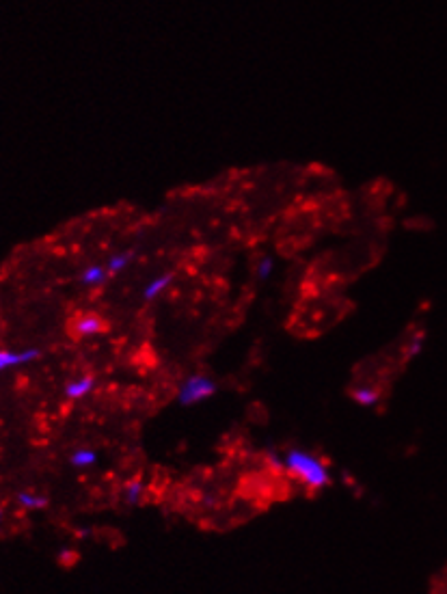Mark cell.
<instances>
[{
	"instance_id": "1",
	"label": "cell",
	"mask_w": 447,
	"mask_h": 594,
	"mask_svg": "<svg viewBox=\"0 0 447 594\" xmlns=\"http://www.w3.org/2000/svg\"><path fill=\"white\" fill-rule=\"evenodd\" d=\"M283 465H286L290 474L301 480L309 491H322L333 482L329 465L324 463L320 456L307 450L288 448L286 454H283Z\"/></svg>"
},
{
	"instance_id": "2",
	"label": "cell",
	"mask_w": 447,
	"mask_h": 594,
	"mask_svg": "<svg viewBox=\"0 0 447 594\" xmlns=\"http://www.w3.org/2000/svg\"><path fill=\"white\" fill-rule=\"evenodd\" d=\"M216 391H219V383H216V378H212L210 374H188L184 381L178 387V402L182 407H193L197 402L208 400L212 396H216Z\"/></svg>"
},
{
	"instance_id": "3",
	"label": "cell",
	"mask_w": 447,
	"mask_h": 594,
	"mask_svg": "<svg viewBox=\"0 0 447 594\" xmlns=\"http://www.w3.org/2000/svg\"><path fill=\"white\" fill-rule=\"evenodd\" d=\"M42 357V348H24V350H7L0 348V372L9 368L29 366V363Z\"/></svg>"
},
{
	"instance_id": "4",
	"label": "cell",
	"mask_w": 447,
	"mask_h": 594,
	"mask_svg": "<svg viewBox=\"0 0 447 594\" xmlns=\"http://www.w3.org/2000/svg\"><path fill=\"white\" fill-rule=\"evenodd\" d=\"M96 387H98V378L93 376V374H85V376L74 378V381H70V383H65L63 394H65L67 400L76 402V400H83L89 394H93V391H96Z\"/></svg>"
},
{
	"instance_id": "5",
	"label": "cell",
	"mask_w": 447,
	"mask_h": 594,
	"mask_svg": "<svg viewBox=\"0 0 447 594\" xmlns=\"http://www.w3.org/2000/svg\"><path fill=\"white\" fill-rule=\"evenodd\" d=\"M72 329H74V335L93 337V335H100L104 331V322L96 314H83L74 320Z\"/></svg>"
},
{
	"instance_id": "6",
	"label": "cell",
	"mask_w": 447,
	"mask_h": 594,
	"mask_svg": "<svg viewBox=\"0 0 447 594\" xmlns=\"http://www.w3.org/2000/svg\"><path fill=\"white\" fill-rule=\"evenodd\" d=\"M143 495H145V482L141 478H134L128 484H124V489H121V502L130 508H137L143 502Z\"/></svg>"
},
{
	"instance_id": "7",
	"label": "cell",
	"mask_w": 447,
	"mask_h": 594,
	"mask_svg": "<svg viewBox=\"0 0 447 594\" xmlns=\"http://www.w3.org/2000/svg\"><path fill=\"white\" fill-rule=\"evenodd\" d=\"M16 502L22 510H46L50 506V497L44 493H33V491H20L16 495Z\"/></svg>"
},
{
	"instance_id": "8",
	"label": "cell",
	"mask_w": 447,
	"mask_h": 594,
	"mask_svg": "<svg viewBox=\"0 0 447 594\" xmlns=\"http://www.w3.org/2000/svg\"><path fill=\"white\" fill-rule=\"evenodd\" d=\"M100 463V454L93 448H78L70 454V465L74 469H89Z\"/></svg>"
},
{
	"instance_id": "9",
	"label": "cell",
	"mask_w": 447,
	"mask_h": 594,
	"mask_svg": "<svg viewBox=\"0 0 447 594\" xmlns=\"http://www.w3.org/2000/svg\"><path fill=\"white\" fill-rule=\"evenodd\" d=\"M352 400L361 404V407H376L378 400H381V391L370 385H361L352 389Z\"/></svg>"
},
{
	"instance_id": "10",
	"label": "cell",
	"mask_w": 447,
	"mask_h": 594,
	"mask_svg": "<svg viewBox=\"0 0 447 594\" xmlns=\"http://www.w3.org/2000/svg\"><path fill=\"white\" fill-rule=\"evenodd\" d=\"M3 519H5V510H3V506H0V525H3Z\"/></svg>"
}]
</instances>
